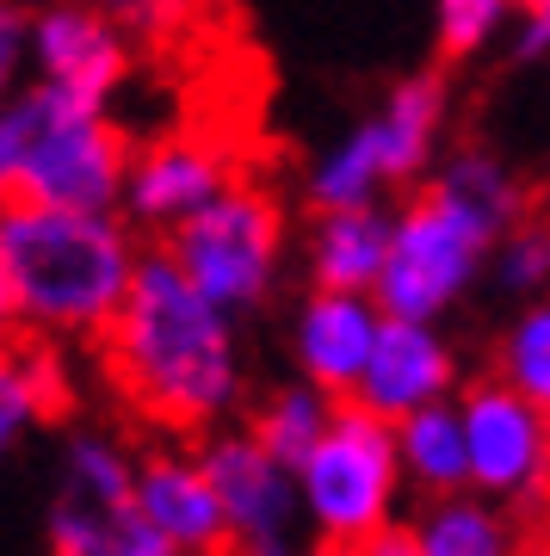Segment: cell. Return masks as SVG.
I'll use <instances>...</instances> for the list:
<instances>
[{
    "label": "cell",
    "mask_w": 550,
    "mask_h": 556,
    "mask_svg": "<svg viewBox=\"0 0 550 556\" xmlns=\"http://www.w3.org/2000/svg\"><path fill=\"white\" fill-rule=\"evenodd\" d=\"M446 105H452L446 80L433 75L396 80L377 100V112H365L347 137L328 142L310 161V174H303L310 211H359V204H377L390 186L421 179L433 149H439V130H446Z\"/></svg>",
    "instance_id": "277c9868"
},
{
    "label": "cell",
    "mask_w": 550,
    "mask_h": 556,
    "mask_svg": "<svg viewBox=\"0 0 550 556\" xmlns=\"http://www.w3.org/2000/svg\"><path fill=\"white\" fill-rule=\"evenodd\" d=\"M402 482H409V470H402V452H396V420L372 415L359 402H340L335 427L297 464L310 532L335 551H353L359 538L390 526Z\"/></svg>",
    "instance_id": "5b68a950"
},
{
    "label": "cell",
    "mask_w": 550,
    "mask_h": 556,
    "mask_svg": "<svg viewBox=\"0 0 550 556\" xmlns=\"http://www.w3.org/2000/svg\"><path fill=\"white\" fill-rule=\"evenodd\" d=\"M458 383V358L439 334V321H409V316H384V334H377L372 358H365V378L353 383L359 408H372L384 420H402L414 408H433L446 402Z\"/></svg>",
    "instance_id": "7c38bea8"
},
{
    "label": "cell",
    "mask_w": 550,
    "mask_h": 556,
    "mask_svg": "<svg viewBox=\"0 0 550 556\" xmlns=\"http://www.w3.org/2000/svg\"><path fill=\"white\" fill-rule=\"evenodd\" d=\"M513 7H520V13H532V0H513Z\"/></svg>",
    "instance_id": "f546056e"
},
{
    "label": "cell",
    "mask_w": 550,
    "mask_h": 556,
    "mask_svg": "<svg viewBox=\"0 0 550 556\" xmlns=\"http://www.w3.org/2000/svg\"><path fill=\"white\" fill-rule=\"evenodd\" d=\"M396 452H402V470L421 495L471 489V439H464V408L452 396L396 420Z\"/></svg>",
    "instance_id": "2e32d148"
},
{
    "label": "cell",
    "mask_w": 550,
    "mask_h": 556,
    "mask_svg": "<svg viewBox=\"0 0 550 556\" xmlns=\"http://www.w3.org/2000/svg\"><path fill=\"white\" fill-rule=\"evenodd\" d=\"M137 241L112 211L7 199L0 316L32 334H105L137 285Z\"/></svg>",
    "instance_id": "7a4b0ae2"
},
{
    "label": "cell",
    "mask_w": 550,
    "mask_h": 556,
    "mask_svg": "<svg viewBox=\"0 0 550 556\" xmlns=\"http://www.w3.org/2000/svg\"><path fill=\"white\" fill-rule=\"evenodd\" d=\"M464 439H471V489L495 501H538L550 489V408L513 390L501 371L471 383L464 396Z\"/></svg>",
    "instance_id": "9c48e42d"
},
{
    "label": "cell",
    "mask_w": 550,
    "mask_h": 556,
    "mask_svg": "<svg viewBox=\"0 0 550 556\" xmlns=\"http://www.w3.org/2000/svg\"><path fill=\"white\" fill-rule=\"evenodd\" d=\"M124 174H130V155L99 100H80L50 80H32L7 100V112H0L7 199L112 211V204H124Z\"/></svg>",
    "instance_id": "3957f363"
},
{
    "label": "cell",
    "mask_w": 550,
    "mask_h": 556,
    "mask_svg": "<svg viewBox=\"0 0 550 556\" xmlns=\"http://www.w3.org/2000/svg\"><path fill=\"white\" fill-rule=\"evenodd\" d=\"M489 266L508 298H520V303L550 298V223H513L508 236L495 241Z\"/></svg>",
    "instance_id": "cb8c5ba5"
},
{
    "label": "cell",
    "mask_w": 550,
    "mask_h": 556,
    "mask_svg": "<svg viewBox=\"0 0 550 556\" xmlns=\"http://www.w3.org/2000/svg\"><path fill=\"white\" fill-rule=\"evenodd\" d=\"M62 402V378L43 353H7L0 365V439L20 445L50 408Z\"/></svg>",
    "instance_id": "7402d4cb"
},
{
    "label": "cell",
    "mask_w": 550,
    "mask_h": 556,
    "mask_svg": "<svg viewBox=\"0 0 550 556\" xmlns=\"http://www.w3.org/2000/svg\"><path fill=\"white\" fill-rule=\"evenodd\" d=\"M495 371L526 390L538 408H550V298H532L520 316L508 321L501 334V353H495Z\"/></svg>",
    "instance_id": "603a6c76"
},
{
    "label": "cell",
    "mask_w": 550,
    "mask_h": 556,
    "mask_svg": "<svg viewBox=\"0 0 550 556\" xmlns=\"http://www.w3.org/2000/svg\"><path fill=\"white\" fill-rule=\"evenodd\" d=\"M137 457L105 433H75L62 445V495L87 507H130L137 501Z\"/></svg>",
    "instance_id": "44dd1931"
},
{
    "label": "cell",
    "mask_w": 550,
    "mask_h": 556,
    "mask_svg": "<svg viewBox=\"0 0 550 556\" xmlns=\"http://www.w3.org/2000/svg\"><path fill=\"white\" fill-rule=\"evenodd\" d=\"M20 56H32V13L7 7V13H0V68L13 75V68H20Z\"/></svg>",
    "instance_id": "83f0119b"
},
{
    "label": "cell",
    "mask_w": 550,
    "mask_h": 556,
    "mask_svg": "<svg viewBox=\"0 0 550 556\" xmlns=\"http://www.w3.org/2000/svg\"><path fill=\"white\" fill-rule=\"evenodd\" d=\"M105 365L137 415L161 427H216L241 402L236 316L204 298L167 248L142 254L137 285L105 328Z\"/></svg>",
    "instance_id": "6da1fadb"
},
{
    "label": "cell",
    "mask_w": 550,
    "mask_h": 556,
    "mask_svg": "<svg viewBox=\"0 0 550 556\" xmlns=\"http://www.w3.org/2000/svg\"><path fill=\"white\" fill-rule=\"evenodd\" d=\"M377 334H384V303L377 291H328L310 285V298L291 316V358L297 378L322 383L328 396H353V383L365 378Z\"/></svg>",
    "instance_id": "8fae6325"
},
{
    "label": "cell",
    "mask_w": 550,
    "mask_h": 556,
    "mask_svg": "<svg viewBox=\"0 0 550 556\" xmlns=\"http://www.w3.org/2000/svg\"><path fill=\"white\" fill-rule=\"evenodd\" d=\"M421 551L427 556H520V532L501 514V501L483 489H458V495H433L427 514L414 519Z\"/></svg>",
    "instance_id": "ac0fdd59"
},
{
    "label": "cell",
    "mask_w": 550,
    "mask_h": 556,
    "mask_svg": "<svg viewBox=\"0 0 550 556\" xmlns=\"http://www.w3.org/2000/svg\"><path fill=\"white\" fill-rule=\"evenodd\" d=\"M427 186H439L458 211H471L495 241L508 236L513 223H520V211H526L520 179H513V167L495 155V149H452V155L439 161V174H433Z\"/></svg>",
    "instance_id": "d6986e66"
},
{
    "label": "cell",
    "mask_w": 550,
    "mask_h": 556,
    "mask_svg": "<svg viewBox=\"0 0 550 556\" xmlns=\"http://www.w3.org/2000/svg\"><path fill=\"white\" fill-rule=\"evenodd\" d=\"M508 13H520L513 0H433L439 50H446V56H476V50L508 25Z\"/></svg>",
    "instance_id": "d4e9b609"
},
{
    "label": "cell",
    "mask_w": 550,
    "mask_h": 556,
    "mask_svg": "<svg viewBox=\"0 0 550 556\" xmlns=\"http://www.w3.org/2000/svg\"><path fill=\"white\" fill-rule=\"evenodd\" d=\"M347 556H427V551H421V532H414V526L390 519V526H377L372 538H359Z\"/></svg>",
    "instance_id": "4316f807"
},
{
    "label": "cell",
    "mask_w": 550,
    "mask_h": 556,
    "mask_svg": "<svg viewBox=\"0 0 550 556\" xmlns=\"http://www.w3.org/2000/svg\"><path fill=\"white\" fill-rule=\"evenodd\" d=\"M32 75L68 87L80 100H112L130 75L124 25H112L93 0H43L32 13Z\"/></svg>",
    "instance_id": "30bf717a"
},
{
    "label": "cell",
    "mask_w": 550,
    "mask_h": 556,
    "mask_svg": "<svg viewBox=\"0 0 550 556\" xmlns=\"http://www.w3.org/2000/svg\"><path fill=\"white\" fill-rule=\"evenodd\" d=\"M198 457L223 495L236 556H303L310 514H303V489L285 457H273L254 433H216Z\"/></svg>",
    "instance_id": "ba28073f"
},
{
    "label": "cell",
    "mask_w": 550,
    "mask_h": 556,
    "mask_svg": "<svg viewBox=\"0 0 550 556\" xmlns=\"http://www.w3.org/2000/svg\"><path fill=\"white\" fill-rule=\"evenodd\" d=\"M43 538H50V556H186L137 507H87L75 495L50 507Z\"/></svg>",
    "instance_id": "e0dca14e"
},
{
    "label": "cell",
    "mask_w": 550,
    "mask_h": 556,
    "mask_svg": "<svg viewBox=\"0 0 550 556\" xmlns=\"http://www.w3.org/2000/svg\"><path fill=\"white\" fill-rule=\"evenodd\" d=\"M390 236L396 217H384V204H359V211H315L310 223V285L328 291H377V278L390 266Z\"/></svg>",
    "instance_id": "9a60e30c"
},
{
    "label": "cell",
    "mask_w": 550,
    "mask_h": 556,
    "mask_svg": "<svg viewBox=\"0 0 550 556\" xmlns=\"http://www.w3.org/2000/svg\"><path fill=\"white\" fill-rule=\"evenodd\" d=\"M112 25H124V38H167L186 20V0H93Z\"/></svg>",
    "instance_id": "484cf974"
},
{
    "label": "cell",
    "mask_w": 550,
    "mask_h": 556,
    "mask_svg": "<svg viewBox=\"0 0 550 556\" xmlns=\"http://www.w3.org/2000/svg\"><path fill=\"white\" fill-rule=\"evenodd\" d=\"M520 56H526V62H545V56H550V0H532L526 38H520Z\"/></svg>",
    "instance_id": "f1b7e54d"
},
{
    "label": "cell",
    "mask_w": 550,
    "mask_h": 556,
    "mask_svg": "<svg viewBox=\"0 0 550 556\" xmlns=\"http://www.w3.org/2000/svg\"><path fill=\"white\" fill-rule=\"evenodd\" d=\"M229 186V161L198 137H155L142 155H130L124 174V217L137 229H161L174 236L186 217H198L204 204Z\"/></svg>",
    "instance_id": "4fadbf2b"
},
{
    "label": "cell",
    "mask_w": 550,
    "mask_h": 556,
    "mask_svg": "<svg viewBox=\"0 0 550 556\" xmlns=\"http://www.w3.org/2000/svg\"><path fill=\"white\" fill-rule=\"evenodd\" d=\"M130 507H137V514L149 519L174 551H186V556L236 551V538H229V514H223V495H216L204 457H186V452L142 457L137 501H130Z\"/></svg>",
    "instance_id": "5bb4252c"
},
{
    "label": "cell",
    "mask_w": 550,
    "mask_h": 556,
    "mask_svg": "<svg viewBox=\"0 0 550 556\" xmlns=\"http://www.w3.org/2000/svg\"><path fill=\"white\" fill-rule=\"evenodd\" d=\"M167 254L192 273L204 298H216L229 316H248L273 298L285 273V211L266 186L229 179L198 217L167 236Z\"/></svg>",
    "instance_id": "8992f818"
},
{
    "label": "cell",
    "mask_w": 550,
    "mask_h": 556,
    "mask_svg": "<svg viewBox=\"0 0 550 556\" xmlns=\"http://www.w3.org/2000/svg\"><path fill=\"white\" fill-rule=\"evenodd\" d=\"M495 260V236L471 211H458L439 186H427L421 199L396 211L390 236V266L377 278V303L384 316L409 321H439L452 303H464L483 266Z\"/></svg>",
    "instance_id": "52a82bcc"
},
{
    "label": "cell",
    "mask_w": 550,
    "mask_h": 556,
    "mask_svg": "<svg viewBox=\"0 0 550 556\" xmlns=\"http://www.w3.org/2000/svg\"><path fill=\"white\" fill-rule=\"evenodd\" d=\"M340 402L347 396H328L322 383H310V378H297V383H285V390H273V396L254 408V427L248 433L266 445L273 457H285V464H303V457L322 445V433L335 427V415H340Z\"/></svg>",
    "instance_id": "ffe728a7"
}]
</instances>
